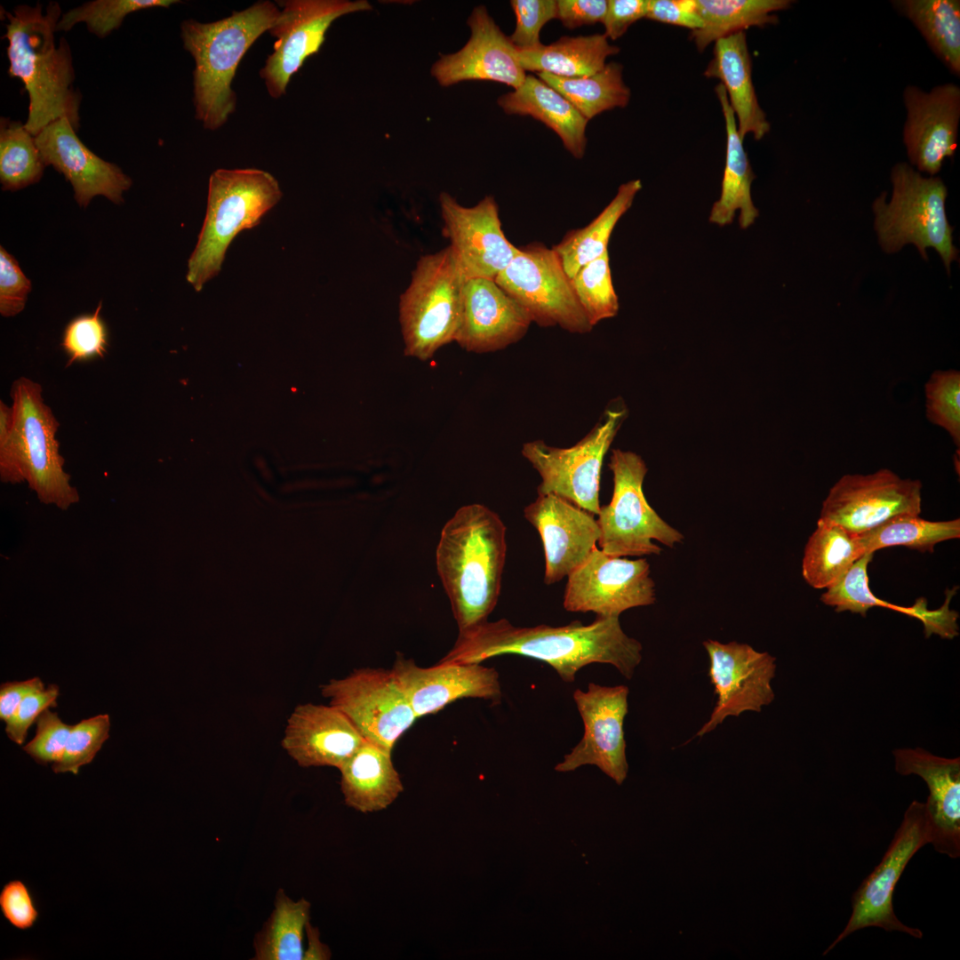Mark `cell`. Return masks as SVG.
<instances>
[{"mask_svg": "<svg viewBox=\"0 0 960 960\" xmlns=\"http://www.w3.org/2000/svg\"><path fill=\"white\" fill-rule=\"evenodd\" d=\"M642 644L622 629L619 617H596L551 627H517L507 619L485 621L459 634L440 663L480 664L487 659L516 654L543 661L560 678L572 683L580 668L592 663L610 664L630 679L642 660Z\"/></svg>", "mask_w": 960, "mask_h": 960, "instance_id": "6da1fadb", "label": "cell"}, {"mask_svg": "<svg viewBox=\"0 0 960 960\" xmlns=\"http://www.w3.org/2000/svg\"><path fill=\"white\" fill-rule=\"evenodd\" d=\"M7 22L3 38L8 42V74L20 79L29 104L25 124L36 136L52 122L67 118L77 131L82 96L73 83L75 69L68 42H56V27L61 17L59 3L50 2L45 10L20 4L12 12L1 8Z\"/></svg>", "mask_w": 960, "mask_h": 960, "instance_id": "7a4b0ae2", "label": "cell"}, {"mask_svg": "<svg viewBox=\"0 0 960 960\" xmlns=\"http://www.w3.org/2000/svg\"><path fill=\"white\" fill-rule=\"evenodd\" d=\"M506 554V526L484 505L460 507L443 527L436 568L459 634L488 620L499 600Z\"/></svg>", "mask_w": 960, "mask_h": 960, "instance_id": "3957f363", "label": "cell"}, {"mask_svg": "<svg viewBox=\"0 0 960 960\" xmlns=\"http://www.w3.org/2000/svg\"><path fill=\"white\" fill-rule=\"evenodd\" d=\"M42 391L39 383L20 377L11 387L12 404L0 401V478L5 484L27 482L42 503L67 510L79 494L63 469L55 437L60 423Z\"/></svg>", "mask_w": 960, "mask_h": 960, "instance_id": "277c9868", "label": "cell"}, {"mask_svg": "<svg viewBox=\"0 0 960 960\" xmlns=\"http://www.w3.org/2000/svg\"><path fill=\"white\" fill-rule=\"evenodd\" d=\"M280 13L276 4L264 0L217 21H182L183 47L195 61V117L205 129L220 128L235 112L236 95L232 82L238 65L253 43L275 25Z\"/></svg>", "mask_w": 960, "mask_h": 960, "instance_id": "5b68a950", "label": "cell"}, {"mask_svg": "<svg viewBox=\"0 0 960 960\" xmlns=\"http://www.w3.org/2000/svg\"><path fill=\"white\" fill-rule=\"evenodd\" d=\"M282 196L277 180L264 170L220 168L211 174L205 217L188 260L186 279L195 291L219 275L234 238L256 227Z\"/></svg>", "mask_w": 960, "mask_h": 960, "instance_id": "8992f818", "label": "cell"}, {"mask_svg": "<svg viewBox=\"0 0 960 960\" xmlns=\"http://www.w3.org/2000/svg\"><path fill=\"white\" fill-rule=\"evenodd\" d=\"M891 181L890 200L883 192L872 204L880 246L886 253H894L905 244H913L925 260L926 249L932 247L950 274V265L958 261L959 253L953 244V228L946 215L945 183L937 176H923L904 162L892 168Z\"/></svg>", "mask_w": 960, "mask_h": 960, "instance_id": "52a82bcc", "label": "cell"}, {"mask_svg": "<svg viewBox=\"0 0 960 960\" xmlns=\"http://www.w3.org/2000/svg\"><path fill=\"white\" fill-rule=\"evenodd\" d=\"M467 279L450 245L418 260L398 305L404 356L427 361L455 340Z\"/></svg>", "mask_w": 960, "mask_h": 960, "instance_id": "ba28073f", "label": "cell"}, {"mask_svg": "<svg viewBox=\"0 0 960 960\" xmlns=\"http://www.w3.org/2000/svg\"><path fill=\"white\" fill-rule=\"evenodd\" d=\"M608 466L613 492L610 503L601 506L597 514L600 549L618 557L659 556L662 549L652 540L668 548L681 543L682 532L646 500L643 484L648 469L643 459L635 452L614 449Z\"/></svg>", "mask_w": 960, "mask_h": 960, "instance_id": "9c48e42d", "label": "cell"}, {"mask_svg": "<svg viewBox=\"0 0 960 960\" xmlns=\"http://www.w3.org/2000/svg\"><path fill=\"white\" fill-rule=\"evenodd\" d=\"M624 409H607L576 444L560 448L542 440L524 444L522 455L538 472V495L553 494L597 516L603 461L625 418Z\"/></svg>", "mask_w": 960, "mask_h": 960, "instance_id": "30bf717a", "label": "cell"}, {"mask_svg": "<svg viewBox=\"0 0 960 960\" xmlns=\"http://www.w3.org/2000/svg\"><path fill=\"white\" fill-rule=\"evenodd\" d=\"M494 281L538 325L559 326L580 334L592 331L571 277L552 247L541 244L518 247L514 259Z\"/></svg>", "mask_w": 960, "mask_h": 960, "instance_id": "8fae6325", "label": "cell"}, {"mask_svg": "<svg viewBox=\"0 0 960 960\" xmlns=\"http://www.w3.org/2000/svg\"><path fill=\"white\" fill-rule=\"evenodd\" d=\"M320 689L366 741L389 752L417 719L392 669H356Z\"/></svg>", "mask_w": 960, "mask_h": 960, "instance_id": "7c38bea8", "label": "cell"}, {"mask_svg": "<svg viewBox=\"0 0 960 960\" xmlns=\"http://www.w3.org/2000/svg\"><path fill=\"white\" fill-rule=\"evenodd\" d=\"M931 842V825L925 804L915 800L906 810L882 860L854 892L849 921L823 956L853 932L870 926L887 932H902L917 939L923 937L921 930L908 927L898 919L893 911L892 897L896 884L910 859Z\"/></svg>", "mask_w": 960, "mask_h": 960, "instance_id": "4fadbf2b", "label": "cell"}, {"mask_svg": "<svg viewBox=\"0 0 960 960\" xmlns=\"http://www.w3.org/2000/svg\"><path fill=\"white\" fill-rule=\"evenodd\" d=\"M281 13L269 29L276 38L260 76L270 97L285 94L292 76L305 60L317 53L331 25L343 15L372 9L366 0L277 1Z\"/></svg>", "mask_w": 960, "mask_h": 960, "instance_id": "5bb4252c", "label": "cell"}, {"mask_svg": "<svg viewBox=\"0 0 960 960\" xmlns=\"http://www.w3.org/2000/svg\"><path fill=\"white\" fill-rule=\"evenodd\" d=\"M656 602L655 583L645 558L612 556L597 547L567 576L563 605L568 612L620 617Z\"/></svg>", "mask_w": 960, "mask_h": 960, "instance_id": "9a60e30c", "label": "cell"}, {"mask_svg": "<svg viewBox=\"0 0 960 960\" xmlns=\"http://www.w3.org/2000/svg\"><path fill=\"white\" fill-rule=\"evenodd\" d=\"M921 510V482L882 468L841 476L823 500L820 518L860 534L899 516H919Z\"/></svg>", "mask_w": 960, "mask_h": 960, "instance_id": "2e32d148", "label": "cell"}, {"mask_svg": "<svg viewBox=\"0 0 960 960\" xmlns=\"http://www.w3.org/2000/svg\"><path fill=\"white\" fill-rule=\"evenodd\" d=\"M628 695L626 685L589 683L587 691H574L572 697L584 732L580 742L556 765V772H572L590 764L598 767L616 784L623 783L628 772L623 730L628 709Z\"/></svg>", "mask_w": 960, "mask_h": 960, "instance_id": "e0dca14e", "label": "cell"}, {"mask_svg": "<svg viewBox=\"0 0 960 960\" xmlns=\"http://www.w3.org/2000/svg\"><path fill=\"white\" fill-rule=\"evenodd\" d=\"M709 658L708 676L717 695L708 721L697 736L713 731L728 716L745 711L760 712L774 700L771 682L775 676V658L747 644L706 640Z\"/></svg>", "mask_w": 960, "mask_h": 960, "instance_id": "ac0fdd59", "label": "cell"}, {"mask_svg": "<svg viewBox=\"0 0 960 960\" xmlns=\"http://www.w3.org/2000/svg\"><path fill=\"white\" fill-rule=\"evenodd\" d=\"M906 120L902 140L910 165L935 176L957 148L960 88L945 83L925 91L908 85L903 92Z\"/></svg>", "mask_w": 960, "mask_h": 960, "instance_id": "d6986e66", "label": "cell"}, {"mask_svg": "<svg viewBox=\"0 0 960 960\" xmlns=\"http://www.w3.org/2000/svg\"><path fill=\"white\" fill-rule=\"evenodd\" d=\"M443 234L467 278L493 279L517 253L518 247L506 237L492 196L466 207L447 192L439 196Z\"/></svg>", "mask_w": 960, "mask_h": 960, "instance_id": "ffe728a7", "label": "cell"}, {"mask_svg": "<svg viewBox=\"0 0 960 960\" xmlns=\"http://www.w3.org/2000/svg\"><path fill=\"white\" fill-rule=\"evenodd\" d=\"M471 35L459 51L442 54L433 64L431 75L448 87L465 81H492L518 88L526 72L515 47L484 5L474 8L468 19Z\"/></svg>", "mask_w": 960, "mask_h": 960, "instance_id": "44dd1931", "label": "cell"}, {"mask_svg": "<svg viewBox=\"0 0 960 960\" xmlns=\"http://www.w3.org/2000/svg\"><path fill=\"white\" fill-rule=\"evenodd\" d=\"M67 118L57 119L35 136L45 166L52 165L71 184L74 198L81 207L89 205L96 196H103L116 204L132 180L116 164L90 150L78 138Z\"/></svg>", "mask_w": 960, "mask_h": 960, "instance_id": "7402d4cb", "label": "cell"}, {"mask_svg": "<svg viewBox=\"0 0 960 960\" xmlns=\"http://www.w3.org/2000/svg\"><path fill=\"white\" fill-rule=\"evenodd\" d=\"M524 516L540 536L547 585L560 581L578 568L600 538L594 514L553 494L538 495L524 508Z\"/></svg>", "mask_w": 960, "mask_h": 960, "instance_id": "603a6c76", "label": "cell"}, {"mask_svg": "<svg viewBox=\"0 0 960 960\" xmlns=\"http://www.w3.org/2000/svg\"><path fill=\"white\" fill-rule=\"evenodd\" d=\"M417 718L464 698L501 701L498 671L481 664L440 663L421 668L399 655L392 668Z\"/></svg>", "mask_w": 960, "mask_h": 960, "instance_id": "cb8c5ba5", "label": "cell"}, {"mask_svg": "<svg viewBox=\"0 0 960 960\" xmlns=\"http://www.w3.org/2000/svg\"><path fill=\"white\" fill-rule=\"evenodd\" d=\"M532 323L526 310L493 279L468 278L454 341L468 352H494L520 340Z\"/></svg>", "mask_w": 960, "mask_h": 960, "instance_id": "d4e9b609", "label": "cell"}, {"mask_svg": "<svg viewBox=\"0 0 960 960\" xmlns=\"http://www.w3.org/2000/svg\"><path fill=\"white\" fill-rule=\"evenodd\" d=\"M364 740L334 706L306 703L290 715L281 744L301 767L340 769Z\"/></svg>", "mask_w": 960, "mask_h": 960, "instance_id": "484cf974", "label": "cell"}, {"mask_svg": "<svg viewBox=\"0 0 960 960\" xmlns=\"http://www.w3.org/2000/svg\"><path fill=\"white\" fill-rule=\"evenodd\" d=\"M895 770L920 776L929 789L925 808L934 849L950 858L960 856V758L934 756L921 748L893 751Z\"/></svg>", "mask_w": 960, "mask_h": 960, "instance_id": "4316f807", "label": "cell"}, {"mask_svg": "<svg viewBox=\"0 0 960 960\" xmlns=\"http://www.w3.org/2000/svg\"><path fill=\"white\" fill-rule=\"evenodd\" d=\"M704 76L720 80L743 140L751 134L759 140L770 132V123L759 105L753 84L752 60L744 31L715 43L713 58Z\"/></svg>", "mask_w": 960, "mask_h": 960, "instance_id": "83f0119b", "label": "cell"}, {"mask_svg": "<svg viewBox=\"0 0 960 960\" xmlns=\"http://www.w3.org/2000/svg\"><path fill=\"white\" fill-rule=\"evenodd\" d=\"M498 105L508 115L531 116L553 130L576 159L585 155L588 120L560 92L538 76L526 75L524 83L500 96Z\"/></svg>", "mask_w": 960, "mask_h": 960, "instance_id": "f1b7e54d", "label": "cell"}, {"mask_svg": "<svg viewBox=\"0 0 960 960\" xmlns=\"http://www.w3.org/2000/svg\"><path fill=\"white\" fill-rule=\"evenodd\" d=\"M339 770L345 804L364 813L386 809L404 790L391 752L366 740Z\"/></svg>", "mask_w": 960, "mask_h": 960, "instance_id": "f546056e", "label": "cell"}, {"mask_svg": "<svg viewBox=\"0 0 960 960\" xmlns=\"http://www.w3.org/2000/svg\"><path fill=\"white\" fill-rule=\"evenodd\" d=\"M725 122L726 155L725 166L719 199L713 204L709 221L719 226L732 222L736 211H740L739 223L741 228L750 227L759 212L751 197V184L756 178L739 133L736 117L729 104L726 92L721 84L715 88Z\"/></svg>", "mask_w": 960, "mask_h": 960, "instance_id": "4dcf8cb0", "label": "cell"}, {"mask_svg": "<svg viewBox=\"0 0 960 960\" xmlns=\"http://www.w3.org/2000/svg\"><path fill=\"white\" fill-rule=\"evenodd\" d=\"M619 52L620 48L611 44L604 34H594L562 36L535 50L518 51V60L525 72L575 78L600 71L606 65V59Z\"/></svg>", "mask_w": 960, "mask_h": 960, "instance_id": "1f68e13d", "label": "cell"}, {"mask_svg": "<svg viewBox=\"0 0 960 960\" xmlns=\"http://www.w3.org/2000/svg\"><path fill=\"white\" fill-rule=\"evenodd\" d=\"M790 0H696L702 27L691 39L702 52L712 43L751 27L778 23L774 13L790 7Z\"/></svg>", "mask_w": 960, "mask_h": 960, "instance_id": "d6a6232c", "label": "cell"}, {"mask_svg": "<svg viewBox=\"0 0 960 960\" xmlns=\"http://www.w3.org/2000/svg\"><path fill=\"white\" fill-rule=\"evenodd\" d=\"M857 535L831 521L819 518L804 547L802 575L817 589L834 585L861 556Z\"/></svg>", "mask_w": 960, "mask_h": 960, "instance_id": "836d02e7", "label": "cell"}, {"mask_svg": "<svg viewBox=\"0 0 960 960\" xmlns=\"http://www.w3.org/2000/svg\"><path fill=\"white\" fill-rule=\"evenodd\" d=\"M642 188L640 180L621 184L607 206L587 226L571 230L552 248L570 277L586 263L608 252L612 233L622 215L631 207Z\"/></svg>", "mask_w": 960, "mask_h": 960, "instance_id": "e575fe53", "label": "cell"}, {"mask_svg": "<svg viewBox=\"0 0 960 960\" xmlns=\"http://www.w3.org/2000/svg\"><path fill=\"white\" fill-rule=\"evenodd\" d=\"M894 8L918 29L934 54L960 75V1L898 0Z\"/></svg>", "mask_w": 960, "mask_h": 960, "instance_id": "d590c367", "label": "cell"}, {"mask_svg": "<svg viewBox=\"0 0 960 960\" xmlns=\"http://www.w3.org/2000/svg\"><path fill=\"white\" fill-rule=\"evenodd\" d=\"M310 903L293 900L279 889L274 908L253 939L254 960L304 959V932L309 923Z\"/></svg>", "mask_w": 960, "mask_h": 960, "instance_id": "8d00e7d4", "label": "cell"}, {"mask_svg": "<svg viewBox=\"0 0 960 960\" xmlns=\"http://www.w3.org/2000/svg\"><path fill=\"white\" fill-rule=\"evenodd\" d=\"M622 65L607 63L600 71L583 77H561L548 73L537 76L560 92L588 120L615 108H625L631 92L622 76Z\"/></svg>", "mask_w": 960, "mask_h": 960, "instance_id": "74e56055", "label": "cell"}, {"mask_svg": "<svg viewBox=\"0 0 960 960\" xmlns=\"http://www.w3.org/2000/svg\"><path fill=\"white\" fill-rule=\"evenodd\" d=\"M856 535L863 554L895 546L932 551L938 543L960 537V520L930 521L916 515H902Z\"/></svg>", "mask_w": 960, "mask_h": 960, "instance_id": "f35d334b", "label": "cell"}, {"mask_svg": "<svg viewBox=\"0 0 960 960\" xmlns=\"http://www.w3.org/2000/svg\"><path fill=\"white\" fill-rule=\"evenodd\" d=\"M45 164L35 136L20 121L0 118V183L16 191L38 182Z\"/></svg>", "mask_w": 960, "mask_h": 960, "instance_id": "ab89813d", "label": "cell"}, {"mask_svg": "<svg viewBox=\"0 0 960 960\" xmlns=\"http://www.w3.org/2000/svg\"><path fill=\"white\" fill-rule=\"evenodd\" d=\"M874 553H866L858 558L845 573L832 586L826 588L820 601L835 608L836 612H850L866 616L873 607H884L923 620L925 604L904 607L876 597L868 588V565Z\"/></svg>", "mask_w": 960, "mask_h": 960, "instance_id": "60d3db41", "label": "cell"}, {"mask_svg": "<svg viewBox=\"0 0 960 960\" xmlns=\"http://www.w3.org/2000/svg\"><path fill=\"white\" fill-rule=\"evenodd\" d=\"M180 3L177 0H94L86 2L63 13L57 24V32H68L80 22L86 24L90 33L100 39L118 29L124 18L141 10L163 7Z\"/></svg>", "mask_w": 960, "mask_h": 960, "instance_id": "b9f144b4", "label": "cell"}, {"mask_svg": "<svg viewBox=\"0 0 960 960\" xmlns=\"http://www.w3.org/2000/svg\"><path fill=\"white\" fill-rule=\"evenodd\" d=\"M578 300L594 327L619 311V299L613 287L608 252L583 265L571 277Z\"/></svg>", "mask_w": 960, "mask_h": 960, "instance_id": "7bdbcfd3", "label": "cell"}, {"mask_svg": "<svg viewBox=\"0 0 960 960\" xmlns=\"http://www.w3.org/2000/svg\"><path fill=\"white\" fill-rule=\"evenodd\" d=\"M927 420L942 428L960 446V372L934 371L924 385Z\"/></svg>", "mask_w": 960, "mask_h": 960, "instance_id": "ee69618b", "label": "cell"}, {"mask_svg": "<svg viewBox=\"0 0 960 960\" xmlns=\"http://www.w3.org/2000/svg\"><path fill=\"white\" fill-rule=\"evenodd\" d=\"M110 718L100 714L73 725L61 759L52 765L55 773L77 774L81 766L90 764L109 738Z\"/></svg>", "mask_w": 960, "mask_h": 960, "instance_id": "f6af8a7d", "label": "cell"}, {"mask_svg": "<svg viewBox=\"0 0 960 960\" xmlns=\"http://www.w3.org/2000/svg\"><path fill=\"white\" fill-rule=\"evenodd\" d=\"M101 302L92 314L72 319L65 327L61 347L68 360L66 366L96 357L103 358L108 348V330L100 316Z\"/></svg>", "mask_w": 960, "mask_h": 960, "instance_id": "bcb514c9", "label": "cell"}, {"mask_svg": "<svg viewBox=\"0 0 960 960\" xmlns=\"http://www.w3.org/2000/svg\"><path fill=\"white\" fill-rule=\"evenodd\" d=\"M510 5L516 15V28L509 36L518 51L540 48V31L544 25L557 17L556 0H512Z\"/></svg>", "mask_w": 960, "mask_h": 960, "instance_id": "7dc6e473", "label": "cell"}, {"mask_svg": "<svg viewBox=\"0 0 960 960\" xmlns=\"http://www.w3.org/2000/svg\"><path fill=\"white\" fill-rule=\"evenodd\" d=\"M36 724V735L23 750L38 764L52 765L61 759L73 725L64 723L49 708L42 712Z\"/></svg>", "mask_w": 960, "mask_h": 960, "instance_id": "c3c4849f", "label": "cell"}, {"mask_svg": "<svg viewBox=\"0 0 960 960\" xmlns=\"http://www.w3.org/2000/svg\"><path fill=\"white\" fill-rule=\"evenodd\" d=\"M31 281L22 272L17 260L0 247V314L12 317L26 306Z\"/></svg>", "mask_w": 960, "mask_h": 960, "instance_id": "681fc988", "label": "cell"}, {"mask_svg": "<svg viewBox=\"0 0 960 960\" xmlns=\"http://www.w3.org/2000/svg\"><path fill=\"white\" fill-rule=\"evenodd\" d=\"M59 694L58 685L51 684L44 690L26 696L12 716L5 723V732L8 738L14 743L22 745L27 738L28 730L42 712L57 706Z\"/></svg>", "mask_w": 960, "mask_h": 960, "instance_id": "f907efd6", "label": "cell"}, {"mask_svg": "<svg viewBox=\"0 0 960 960\" xmlns=\"http://www.w3.org/2000/svg\"><path fill=\"white\" fill-rule=\"evenodd\" d=\"M0 909L5 919L15 928H31L38 917L32 895L20 880H12L0 892Z\"/></svg>", "mask_w": 960, "mask_h": 960, "instance_id": "816d5d0a", "label": "cell"}, {"mask_svg": "<svg viewBox=\"0 0 960 960\" xmlns=\"http://www.w3.org/2000/svg\"><path fill=\"white\" fill-rule=\"evenodd\" d=\"M646 19L692 31L702 27L696 0H649Z\"/></svg>", "mask_w": 960, "mask_h": 960, "instance_id": "f5cc1de1", "label": "cell"}, {"mask_svg": "<svg viewBox=\"0 0 960 960\" xmlns=\"http://www.w3.org/2000/svg\"><path fill=\"white\" fill-rule=\"evenodd\" d=\"M649 0H609L603 20L604 35L617 40L636 21L646 18Z\"/></svg>", "mask_w": 960, "mask_h": 960, "instance_id": "db71d44e", "label": "cell"}, {"mask_svg": "<svg viewBox=\"0 0 960 960\" xmlns=\"http://www.w3.org/2000/svg\"><path fill=\"white\" fill-rule=\"evenodd\" d=\"M607 9L606 0H558L557 17L570 29L603 22Z\"/></svg>", "mask_w": 960, "mask_h": 960, "instance_id": "11a10c76", "label": "cell"}, {"mask_svg": "<svg viewBox=\"0 0 960 960\" xmlns=\"http://www.w3.org/2000/svg\"><path fill=\"white\" fill-rule=\"evenodd\" d=\"M45 688L41 678L4 683L0 686V719L6 723L28 694Z\"/></svg>", "mask_w": 960, "mask_h": 960, "instance_id": "9f6ffc18", "label": "cell"}, {"mask_svg": "<svg viewBox=\"0 0 960 960\" xmlns=\"http://www.w3.org/2000/svg\"><path fill=\"white\" fill-rule=\"evenodd\" d=\"M306 933L308 938V947L305 949L304 959H329L331 953L327 946L320 941L318 930L308 924Z\"/></svg>", "mask_w": 960, "mask_h": 960, "instance_id": "6f0895ef", "label": "cell"}]
</instances>
